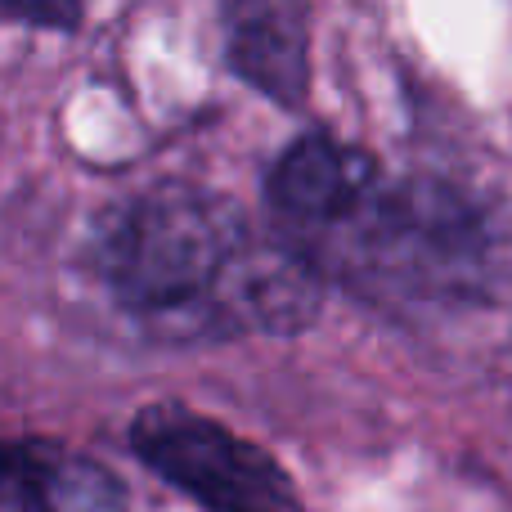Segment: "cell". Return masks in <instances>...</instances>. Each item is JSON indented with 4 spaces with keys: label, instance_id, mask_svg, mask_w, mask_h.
<instances>
[{
    "label": "cell",
    "instance_id": "6da1fadb",
    "mask_svg": "<svg viewBox=\"0 0 512 512\" xmlns=\"http://www.w3.org/2000/svg\"><path fill=\"white\" fill-rule=\"evenodd\" d=\"M90 270L126 319L162 337L288 333L319 310V274L288 243H265L234 198L180 180L108 207Z\"/></svg>",
    "mask_w": 512,
    "mask_h": 512
},
{
    "label": "cell",
    "instance_id": "7a4b0ae2",
    "mask_svg": "<svg viewBox=\"0 0 512 512\" xmlns=\"http://www.w3.org/2000/svg\"><path fill=\"white\" fill-rule=\"evenodd\" d=\"M279 234L315 274L355 292L481 301L508 279L504 239L445 180H391L351 144H319L288 180Z\"/></svg>",
    "mask_w": 512,
    "mask_h": 512
},
{
    "label": "cell",
    "instance_id": "3957f363",
    "mask_svg": "<svg viewBox=\"0 0 512 512\" xmlns=\"http://www.w3.org/2000/svg\"><path fill=\"white\" fill-rule=\"evenodd\" d=\"M131 450L203 512H301V495L279 459L180 400H158L135 414Z\"/></svg>",
    "mask_w": 512,
    "mask_h": 512
},
{
    "label": "cell",
    "instance_id": "277c9868",
    "mask_svg": "<svg viewBox=\"0 0 512 512\" xmlns=\"http://www.w3.org/2000/svg\"><path fill=\"white\" fill-rule=\"evenodd\" d=\"M310 14L301 5H230V63L252 90L279 108H297L310 90L306 32Z\"/></svg>",
    "mask_w": 512,
    "mask_h": 512
},
{
    "label": "cell",
    "instance_id": "5b68a950",
    "mask_svg": "<svg viewBox=\"0 0 512 512\" xmlns=\"http://www.w3.org/2000/svg\"><path fill=\"white\" fill-rule=\"evenodd\" d=\"M5 512H126V490L113 472L81 454L27 441L9 450Z\"/></svg>",
    "mask_w": 512,
    "mask_h": 512
},
{
    "label": "cell",
    "instance_id": "8992f818",
    "mask_svg": "<svg viewBox=\"0 0 512 512\" xmlns=\"http://www.w3.org/2000/svg\"><path fill=\"white\" fill-rule=\"evenodd\" d=\"M5 9L14 18H27V23H45V27H72L81 18L77 5H63V0H36V5H27V0H5Z\"/></svg>",
    "mask_w": 512,
    "mask_h": 512
}]
</instances>
